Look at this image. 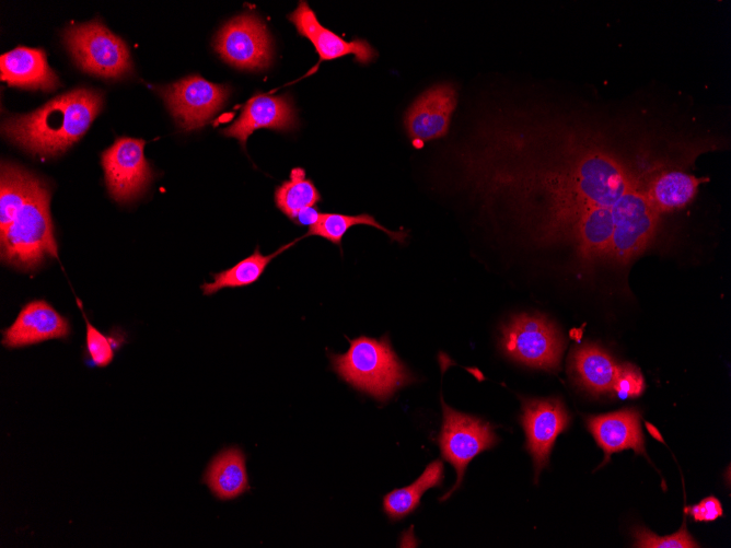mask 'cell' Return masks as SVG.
Returning <instances> with one entry per match:
<instances>
[{"label":"cell","mask_w":731,"mask_h":548,"mask_svg":"<svg viewBox=\"0 0 731 548\" xmlns=\"http://www.w3.org/2000/svg\"><path fill=\"white\" fill-rule=\"evenodd\" d=\"M713 117L654 88L622 100L584 91L496 102L476 125L469 168L503 241L575 291L629 296L638 263L683 241V217L655 201L657 179L730 147Z\"/></svg>","instance_id":"cell-1"},{"label":"cell","mask_w":731,"mask_h":548,"mask_svg":"<svg viewBox=\"0 0 731 548\" xmlns=\"http://www.w3.org/2000/svg\"><path fill=\"white\" fill-rule=\"evenodd\" d=\"M1 259L23 271L58 258L49 211V188L35 175L9 163L1 165Z\"/></svg>","instance_id":"cell-2"},{"label":"cell","mask_w":731,"mask_h":548,"mask_svg":"<svg viewBox=\"0 0 731 548\" xmlns=\"http://www.w3.org/2000/svg\"><path fill=\"white\" fill-rule=\"evenodd\" d=\"M102 106L101 92L79 88L51 98L34 112L5 118L1 129L26 151L54 156L85 133Z\"/></svg>","instance_id":"cell-3"},{"label":"cell","mask_w":731,"mask_h":548,"mask_svg":"<svg viewBox=\"0 0 731 548\" xmlns=\"http://www.w3.org/2000/svg\"><path fill=\"white\" fill-rule=\"evenodd\" d=\"M349 342L347 352L329 358L336 373L355 388L384 401L414 381L386 336L380 340L361 336Z\"/></svg>","instance_id":"cell-4"},{"label":"cell","mask_w":731,"mask_h":548,"mask_svg":"<svg viewBox=\"0 0 731 548\" xmlns=\"http://www.w3.org/2000/svg\"><path fill=\"white\" fill-rule=\"evenodd\" d=\"M63 40L76 63L88 73L119 79L131 71L126 43L98 20L68 26Z\"/></svg>","instance_id":"cell-5"},{"label":"cell","mask_w":731,"mask_h":548,"mask_svg":"<svg viewBox=\"0 0 731 548\" xmlns=\"http://www.w3.org/2000/svg\"><path fill=\"white\" fill-rule=\"evenodd\" d=\"M500 330V346L512 360L546 371L559 369L564 339L547 317L542 314H519Z\"/></svg>","instance_id":"cell-6"},{"label":"cell","mask_w":731,"mask_h":548,"mask_svg":"<svg viewBox=\"0 0 731 548\" xmlns=\"http://www.w3.org/2000/svg\"><path fill=\"white\" fill-rule=\"evenodd\" d=\"M442 403L443 423L437 439L442 457L456 470L457 479L451 490L440 498L448 499L463 480L467 464L479 453L492 447L497 436L488 422L459 412Z\"/></svg>","instance_id":"cell-7"},{"label":"cell","mask_w":731,"mask_h":548,"mask_svg":"<svg viewBox=\"0 0 731 548\" xmlns=\"http://www.w3.org/2000/svg\"><path fill=\"white\" fill-rule=\"evenodd\" d=\"M214 50L229 65L259 71L270 66L272 45L268 30L255 13H243L225 23L214 37Z\"/></svg>","instance_id":"cell-8"},{"label":"cell","mask_w":731,"mask_h":548,"mask_svg":"<svg viewBox=\"0 0 731 548\" xmlns=\"http://www.w3.org/2000/svg\"><path fill=\"white\" fill-rule=\"evenodd\" d=\"M177 125L184 130L204 127L225 104L230 88L198 74L156 88Z\"/></svg>","instance_id":"cell-9"},{"label":"cell","mask_w":731,"mask_h":548,"mask_svg":"<svg viewBox=\"0 0 731 548\" xmlns=\"http://www.w3.org/2000/svg\"><path fill=\"white\" fill-rule=\"evenodd\" d=\"M144 144L142 139L120 137L102 152L105 183L111 197L117 202L125 203L138 198L153 177L144 158Z\"/></svg>","instance_id":"cell-10"},{"label":"cell","mask_w":731,"mask_h":548,"mask_svg":"<svg viewBox=\"0 0 731 548\" xmlns=\"http://www.w3.org/2000/svg\"><path fill=\"white\" fill-rule=\"evenodd\" d=\"M569 421L559 398L523 400L521 423L526 434V448L534 462L535 477L548 464L553 445Z\"/></svg>","instance_id":"cell-11"},{"label":"cell","mask_w":731,"mask_h":548,"mask_svg":"<svg viewBox=\"0 0 731 548\" xmlns=\"http://www.w3.org/2000/svg\"><path fill=\"white\" fill-rule=\"evenodd\" d=\"M456 103V91L450 83L436 84L426 90L405 114L404 125L408 136L420 142L445 136Z\"/></svg>","instance_id":"cell-12"},{"label":"cell","mask_w":731,"mask_h":548,"mask_svg":"<svg viewBox=\"0 0 731 548\" xmlns=\"http://www.w3.org/2000/svg\"><path fill=\"white\" fill-rule=\"evenodd\" d=\"M288 19L294 24L298 33L313 44L320 56L318 63L353 55L355 61L359 65H369L378 56L376 50L366 39L355 38L348 42L323 26L306 1H300Z\"/></svg>","instance_id":"cell-13"},{"label":"cell","mask_w":731,"mask_h":548,"mask_svg":"<svg viewBox=\"0 0 731 548\" xmlns=\"http://www.w3.org/2000/svg\"><path fill=\"white\" fill-rule=\"evenodd\" d=\"M297 125L295 110L288 94H256L245 103L240 116L222 133L236 138L245 148L248 136L256 129L287 131Z\"/></svg>","instance_id":"cell-14"},{"label":"cell","mask_w":731,"mask_h":548,"mask_svg":"<svg viewBox=\"0 0 731 548\" xmlns=\"http://www.w3.org/2000/svg\"><path fill=\"white\" fill-rule=\"evenodd\" d=\"M69 322L45 300L26 303L13 324L3 331L2 345L9 349L27 347L49 339H65Z\"/></svg>","instance_id":"cell-15"},{"label":"cell","mask_w":731,"mask_h":548,"mask_svg":"<svg viewBox=\"0 0 731 548\" xmlns=\"http://www.w3.org/2000/svg\"><path fill=\"white\" fill-rule=\"evenodd\" d=\"M0 77L10 85L54 91L59 78L47 63L46 54L40 48L19 46L0 57Z\"/></svg>","instance_id":"cell-16"},{"label":"cell","mask_w":731,"mask_h":548,"mask_svg":"<svg viewBox=\"0 0 731 548\" xmlns=\"http://www.w3.org/2000/svg\"><path fill=\"white\" fill-rule=\"evenodd\" d=\"M588 428L605 452V460L612 453L626 448H633L636 454H646L640 416L635 408L590 417Z\"/></svg>","instance_id":"cell-17"},{"label":"cell","mask_w":731,"mask_h":548,"mask_svg":"<svg viewBox=\"0 0 731 548\" xmlns=\"http://www.w3.org/2000/svg\"><path fill=\"white\" fill-rule=\"evenodd\" d=\"M570 365L578 382L590 392H613L619 364L599 345L585 342L577 347Z\"/></svg>","instance_id":"cell-18"},{"label":"cell","mask_w":731,"mask_h":548,"mask_svg":"<svg viewBox=\"0 0 731 548\" xmlns=\"http://www.w3.org/2000/svg\"><path fill=\"white\" fill-rule=\"evenodd\" d=\"M202 481L214 497L232 500L250 489L245 456L233 446L221 451L207 467Z\"/></svg>","instance_id":"cell-19"},{"label":"cell","mask_w":731,"mask_h":548,"mask_svg":"<svg viewBox=\"0 0 731 548\" xmlns=\"http://www.w3.org/2000/svg\"><path fill=\"white\" fill-rule=\"evenodd\" d=\"M295 242L288 243L269 255H263L259 248L256 247L252 255L234 266L212 273L213 281L205 282L201 285L202 293L211 295L224 288H241L257 282L270 261L295 244Z\"/></svg>","instance_id":"cell-20"},{"label":"cell","mask_w":731,"mask_h":548,"mask_svg":"<svg viewBox=\"0 0 731 548\" xmlns=\"http://www.w3.org/2000/svg\"><path fill=\"white\" fill-rule=\"evenodd\" d=\"M443 464L437 459L430 463L423 473L407 487L394 489L383 498V510L394 521L414 512L420 498L430 488L439 487L443 480Z\"/></svg>","instance_id":"cell-21"},{"label":"cell","mask_w":731,"mask_h":548,"mask_svg":"<svg viewBox=\"0 0 731 548\" xmlns=\"http://www.w3.org/2000/svg\"><path fill=\"white\" fill-rule=\"evenodd\" d=\"M322 199L314 183L306 178L305 171L294 167L289 179L285 180L275 190L276 207L290 220L304 208L315 207Z\"/></svg>","instance_id":"cell-22"},{"label":"cell","mask_w":731,"mask_h":548,"mask_svg":"<svg viewBox=\"0 0 731 548\" xmlns=\"http://www.w3.org/2000/svg\"><path fill=\"white\" fill-rule=\"evenodd\" d=\"M370 225L383 231L392 241L404 242L407 236L405 231H391L381 225L374 217L369 213L358 215H346L340 213H321L317 222L309 228L304 236H321L336 245H341L345 233L353 225Z\"/></svg>","instance_id":"cell-23"},{"label":"cell","mask_w":731,"mask_h":548,"mask_svg":"<svg viewBox=\"0 0 731 548\" xmlns=\"http://www.w3.org/2000/svg\"><path fill=\"white\" fill-rule=\"evenodd\" d=\"M635 544L638 548H695L698 544L688 534L685 522L682 528L669 536H657L652 532L638 527L634 530Z\"/></svg>","instance_id":"cell-24"},{"label":"cell","mask_w":731,"mask_h":548,"mask_svg":"<svg viewBox=\"0 0 731 548\" xmlns=\"http://www.w3.org/2000/svg\"><path fill=\"white\" fill-rule=\"evenodd\" d=\"M77 303L80 306L86 326L85 330L86 352L90 355L91 362L95 366L104 368L108 365L114 359L113 340L112 338H108L107 336L102 334L96 327H94L89 322L86 315L83 312L79 299H77Z\"/></svg>","instance_id":"cell-25"},{"label":"cell","mask_w":731,"mask_h":548,"mask_svg":"<svg viewBox=\"0 0 731 548\" xmlns=\"http://www.w3.org/2000/svg\"><path fill=\"white\" fill-rule=\"evenodd\" d=\"M643 389L645 381L640 371L629 363L619 364L613 392L624 399L637 397Z\"/></svg>","instance_id":"cell-26"},{"label":"cell","mask_w":731,"mask_h":548,"mask_svg":"<svg viewBox=\"0 0 731 548\" xmlns=\"http://www.w3.org/2000/svg\"><path fill=\"white\" fill-rule=\"evenodd\" d=\"M684 511L696 522H711L722 515L720 501L715 497L705 498L695 505L686 506Z\"/></svg>","instance_id":"cell-27"},{"label":"cell","mask_w":731,"mask_h":548,"mask_svg":"<svg viewBox=\"0 0 731 548\" xmlns=\"http://www.w3.org/2000/svg\"><path fill=\"white\" fill-rule=\"evenodd\" d=\"M320 214L321 212L315 207H308L302 209L292 221L298 225H308L310 228L317 222Z\"/></svg>","instance_id":"cell-28"},{"label":"cell","mask_w":731,"mask_h":548,"mask_svg":"<svg viewBox=\"0 0 731 548\" xmlns=\"http://www.w3.org/2000/svg\"><path fill=\"white\" fill-rule=\"evenodd\" d=\"M646 428H647L648 432L651 434V436L657 439L659 442L664 443V440H663L661 433L659 432V430L653 424H651L650 422H646Z\"/></svg>","instance_id":"cell-29"}]
</instances>
